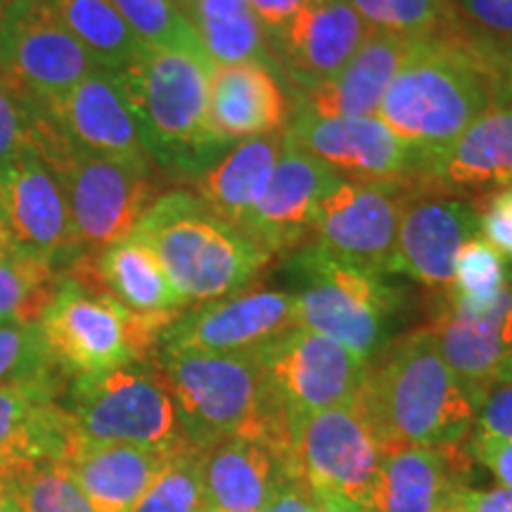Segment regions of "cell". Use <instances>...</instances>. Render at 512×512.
Instances as JSON below:
<instances>
[{"label":"cell","mask_w":512,"mask_h":512,"mask_svg":"<svg viewBox=\"0 0 512 512\" xmlns=\"http://www.w3.org/2000/svg\"><path fill=\"white\" fill-rule=\"evenodd\" d=\"M292 266L302 278V290L292 292L297 328L342 344L370 366L382 354L401 292L380 273L337 259L318 245L299 249Z\"/></svg>","instance_id":"obj_9"},{"label":"cell","mask_w":512,"mask_h":512,"mask_svg":"<svg viewBox=\"0 0 512 512\" xmlns=\"http://www.w3.org/2000/svg\"><path fill=\"white\" fill-rule=\"evenodd\" d=\"M176 453L76 439L62 465L95 512H131Z\"/></svg>","instance_id":"obj_28"},{"label":"cell","mask_w":512,"mask_h":512,"mask_svg":"<svg viewBox=\"0 0 512 512\" xmlns=\"http://www.w3.org/2000/svg\"><path fill=\"white\" fill-rule=\"evenodd\" d=\"M34 107L81 150L138 169H155L140 140L136 117L117 74L93 69L57 100Z\"/></svg>","instance_id":"obj_17"},{"label":"cell","mask_w":512,"mask_h":512,"mask_svg":"<svg viewBox=\"0 0 512 512\" xmlns=\"http://www.w3.org/2000/svg\"><path fill=\"white\" fill-rule=\"evenodd\" d=\"M458 17L482 29L486 36L512 41V0H453Z\"/></svg>","instance_id":"obj_43"},{"label":"cell","mask_w":512,"mask_h":512,"mask_svg":"<svg viewBox=\"0 0 512 512\" xmlns=\"http://www.w3.org/2000/svg\"><path fill=\"white\" fill-rule=\"evenodd\" d=\"M0 245H15V240H12V233H10V223H8V200H5L3 178H0Z\"/></svg>","instance_id":"obj_50"},{"label":"cell","mask_w":512,"mask_h":512,"mask_svg":"<svg viewBox=\"0 0 512 512\" xmlns=\"http://www.w3.org/2000/svg\"><path fill=\"white\" fill-rule=\"evenodd\" d=\"M311 501H313V512H368L366 508H361V505L342 501V498L328 496V494H311Z\"/></svg>","instance_id":"obj_49"},{"label":"cell","mask_w":512,"mask_h":512,"mask_svg":"<svg viewBox=\"0 0 512 512\" xmlns=\"http://www.w3.org/2000/svg\"><path fill=\"white\" fill-rule=\"evenodd\" d=\"M3 512H19V510H17V505H15V501H10V503H8V508H5Z\"/></svg>","instance_id":"obj_53"},{"label":"cell","mask_w":512,"mask_h":512,"mask_svg":"<svg viewBox=\"0 0 512 512\" xmlns=\"http://www.w3.org/2000/svg\"><path fill=\"white\" fill-rule=\"evenodd\" d=\"M370 29L406 38L441 36L460 27L453 0H349Z\"/></svg>","instance_id":"obj_34"},{"label":"cell","mask_w":512,"mask_h":512,"mask_svg":"<svg viewBox=\"0 0 512 512\" xmlns=\"http://www.w3.org/2000/svg\"><path fill=\"white\" fill-rule=\"evenodd\" d=\"M283 140L354 183L415 185L422 171L418 152L396 138L377 117L320 119L294 110Z\"/></svg>","instance_id":"obj_13"},{"label":"cell","mask_w":512,"mask_h":512,"mask_svg":"<svg viewBox=\"0 0 512 512\" xmlns=\"http://www.w3.org/2000/svg\"><path fill=\"white\" fill-rule=\"evenodd\" d=\"M266 512H313L309 489L299 479H290L283 484Z\"/></svg>","instance_id":"obj_48"},{"label":"cell","mask_w":512,"mask_h":512,"mask_svg":"<svg viewBox=\"0 0 512 512\" xmlns=\"http://www.w3.org/2000/svg\"><path fill=\"white\" fill-rule=\"evenodd\" d=\"M273 406L294 425L306 415L358 401L368 363L342 344L292 328L254 349Z\"/></svg>","instance_id":"obj_10"},{"label":"cell","mask_w":512,"mask_h":512,"mask_svg":"<svg viewBox=\"0 0 512 512\" xmlns=\"http://www.w3.org/2000/svg\"><path fill=\"white\" fill-rule=\"evenodd\" d=\"M29 107L31 147L60 183L83 252L98 254L128 238L157 200L152 171L81 150L38 107Z\"/></svg>","instance_id":"obj_7"},{"label":"cell","mask_w":512,"mask_h":512,"mask_svg":"<svg viewBox=\"0 0 512 512\" xmlns=\"http://www.w3.org/2000/svg\"><path fill=\"white\" fill-rule=\"evenodd\" d=\"M512 266L484 238L465 240L453 261L446 304L463 313H484L508 290Z\"/></svg>","instance_id":"obj_32"},{"label":"cell","mask_w":512,"mask_h":512,"mask_svg":"<svg viewBox=\"0 0 512 512\" xmlns=\"http://www.w3.org/2000/svg\"><path fill=\"white\" fill-rule=\"evenodd\" d=\"M143 46L204 50L176 0H112Z\"/></svg>","instance_id":"obj_37"},{"label":"cell","mask_w":512,"mask_h":512,"mask_svg":"<svg viewBox=\"0 0 512 512\" xmlns=\"http://www.w3.org/2000/svg\"><path fill=\"white\" fill-rule=\"evenodd\" d=\"M60 17L95 67L121 74L143 53V41L133 34L112 0H43Z\"/></svg>","instance_id":"obj_31"},{"label":"cell","mask_w":512,"mask_h":512,"mask_svg":"<svg viewBox=\"0 0 512 512\" xmlns=\"http://www.w3.org/2000/svg\"><path fill=\"white\" fill-rule=\"evenodd\" d=\"M202 475L209 512H266L283 484L297 479L290 453L252 437L207 448Z\"/></svg>","instance_id":"obj_23"},{"label":"cell","mask_w":512,"mask_h":512,"mask_svg":"<svg viewBox=\"0 0 512 512\" xmlns=\"http://www.w3.org/2000/svg\"><path fill=\"white\" fill-rule=\"evenodd\" d=\"M60 271L17 245H0V325L38 320L53 297Z\"/></svg>","instance_id":"obj_33"},{"label":"cell","mask_w":512,"mask_h":512,"mask_svg":"<svg viewBox=\"0 0 512 512\" xmlns=\"http://www.w3.org/2000/svg\"><path fill=\"white\" fill-rule=\"evenodd\" d=\"M176 5L181 8V12L185 15V12H188V8L192 5V0H176Z\"/></svg>","instance_id":"obj_52"},{"label":"cell","mask_w":512,"mask_h":512,"mask_svg":"<svg viewBox=\"0 0 512 512\" xmlns=\"http://www.w3.org/2000/svg\"><path fill=\"white\" fill-rule=\"evenodd\" d=\"M512 188V114L491 107L448 150L427 162L415 190L463 197Z\"/></svg>","instance_id":"obj_22"},{"label":"cell","mask_w":512,"mask_h":512,"mask_svg":"<svg viewBox=\"0 0 512 512\" xmlns=\"http://www.w3.org/2000/svg\"><path fill=\"white\" fill-rule=\"evenodd\" d=\"M505 195H508V197H510V200H512V188H508V190H505Z\"/></svg>","instance_id":"obj_55"},{"label":"cell","mask_w":512,"mask_h":512,"mask_svg":"<svg viewBox=\"0 0 512 512\" xmlns=\"http://www.w3.org/2000/svg\"><path fill=\"white\" fill-rule=\"evenodd\" d=\"M358 401L384 451L465 446L475 427L472 396L441 358L430 325L382 349Z\"/></svg>","instance_id":"obj_3"},{"label":"cell","mask_w":512,"mask_h":512,"mask_svg":"<svg viewBox=\"0 0 512 512\" xmlns=\"http://www.w3.org/2000/svg\"><path fill=\"white\" fill-rule=\"evenodd\" d=\"M95 62L43 0L0 12V76L27 105H48L93 72Z\"/></svg>","instance_id":"obj_12"},{"label":"cell","mask_w":512,"mask_h":512,"mask_svg":"<svg viewBox=\"0 0 512 512\" xmlns=\"http://www.w3.org/2000/svg\"><path fill=\"white\" fill-rule=\"evenodd\" d=\"M342 181L328 164L283 140L268 188L242 233L271 256L302 247L316 228L320 204Z\"/></svg>","instance_id":"obj_18"},{"label":"cell","mask_w":512,"mask_h":512,"mask_svg":"<svg viewBox=\"0 0 512 512\" xmlns=\"http://www.w3.org/2000/svg\"><path fill=\"white\" fill-rule=\"evenodd\" d=\"M0 178L15 245L46 259L60 273L86 254L76 238L60 183L34 147L29 145L10 164L0 166Z\"/></svg>","instance_id":"obj_16"},{"label":"cell","mask_w":512,"mask_h":512,"mask_svg":"<svg viewBox=\"0 0 512 512\" xmlns=\"http://www.w3.org/2000/svg\"><path fill=\"white\" fill-rule=\"evenodd\" d=\"M477 48L489 74L491 102L498 110L512 114V41L477 34Z\"/></svg>","instance_id":"obj_41"},{"label":"cell","mask_w":512,"mask_h":512,"mask_svg":"<svg viewBox=\"0 0 512 512\" xmlns=\"http://www.w3.org/2000/svg\"><path fill=\"white\" fill-rule=\"evenodd\" d=\"M60 401L74 439L86 444H126L169 453L192 446L157 361L72 377Z\"/></svg>","instance_id":"obj_8"},{"label":"cell","mask_w":512,"mask_h":512,"mask_svg":"<svg viewBox=\"0 0 512 512\" xmlns=\"http://www.w3.org/2000/svg\"><path fill=\"white\" fill-rule=\"evenodd\" d=\"M292 328H297L294 294L254 287L183 311L162 332L157 351L249 354Z\"/></svg>","instance_id":"obj_15"},{"label":"cell","mask_w":512,"mask_h":512,"mask_svg":"<svg viewBox=\"0 0 512 512\" xmlns=\"http://www.w3.org/2000/svg\"><path fill=\"white\" fill-rule=\"evenodd\" d=\"M12 3V0H0V12H3L5 8H8V5Z\"/></svg>","instance_id":"obj_54"},{"label":"cell","mask_w":512,"mask_h":512,"mask_svg":"<svg viewBox=\"0 0 512 512\" xmlns=\"http://www.w3.org/2000/svg\"><path fill=\"white\" fill-rule=\"evenodd\" d=\"M430 328L441 358L475 401L486 384L512 375V278L489 311L463 313L444 304Z\"/></svg>","instance_id":"obj_24"},{"label":"cell","mask_w":512,"mask_h":512,"mask_svg":"<svg viewBox=\"0 0 512 512\" xmlns=\"http://www.w3.org/2000/svg\"><path fill=\"white\" fill-rule=\"evenodd\" d=\"M31 145V107L0 76V166Z\"/></svg>","instance_id":"obj_39"},{"label":"cell","mask_w":512,"mask_h":512,"mask_svg":"<svg viewBox=\"0 0 512 512\" xmlns=\"http://www.w3.org/2000/svg\"><path fill=\"white\" fill-rule=\"evenodd\" d=\"M413 190V183H337L320 204L313 245L354 266L389 273L403 204Z\"/></svg>","instance_id":"obj_14"},{"label":"cell","mask_w":512,"mask_h":512,"mask_svg":"<svg viewBox=\"0 0 512 512\" xmlns=\"http://www.w3.org/2000/svg\"><path fill=\"white\" fill-rule=\"evenodd\" d=\"M12 501V470H0V512Z\"/></svg>","instance_id":"obj_51"},{"label":"cell","mask_w":512,"mask_h":512,"mask_svg":"<svg viewBox=\"0 0 512 512\" xmlns=\"http://www.w3.org/2000/svg\"><path fill=\"white\" fill-rule=\"evenodd\" d=\"M451 512H512V489H505V486L470 489V486H463L453 501Z\"/></svg>","instance_id":"obj_45"},{"label":"cell","mask_w":512,"mask_h":512,"mask_svg":"<svg viewBox=\"0 0 512 512\" xmlns=\"http://www.w3.org/2000/svg\"><path fill=\"white\" fill-rule=\"evenodd\" d=\"M472 432L512 441V375L498 377L475 396Z\"/></svg>","instance_id":"obj_40"},{"label":"cell","mask_w":512,"mask_h":512,"mask_svg":"<svg viewBox=\"0 0 512 512\" xmlns=\"http://www.w3.org/2000/svg\"><path fill=\"white\" fill-rule=\"evenodd\" d=\"M465 446H399L384 451L368 512H451L463 489Z\"/></svg>","instance_id":"obj_26"},{"label":"cell","mask_w":512,"mask_h":512,"mask_svg":"<svg viewBox=\"0 0 512 512\" xmlns=\"http://www.w3.org/2000/svg\"><path fill=\"white\" fill-rule=\"evenodd\" d=\"M50 373L62 370L50 356L38 320H12L0 325V387Z\"/></svg>","instance_id":"obj_38"},{"label":"cell","mask_w":512,"mask_h":512,"mask_svg":"<svg viewBox=\"0 0 512 512\" xmlns=\"http://www.w3.org/2000/svg\"><path fill=\"white\" fill-rule=\"evenodd\" d=\"M133 235L155 252L188 306L247 290L273 259L188 190L157 195Z\"/></svg>","instance_id":"obj_4"},{"label":"cell","mask_w":512,"mask_h":512,"mask_svg":"<svg viewBox=\"0 0 512 512\" xmlns=\"http://www.w3.org/2000/svg\"><path fill=\"white\" fill-rule=\"evenodd\" d=\"M62 373L0 387V470L62 460L74 432L62 408Z\"/></svg>","instance_id":"obj_21"},{"label":"cell","mask_w":512,"mask_h":512,"mask_svg":"<svg viewBox=\"0 0 512 512\" xmlns=\"http://www.w3.org/2000/svg\"><path fill=\"white\" fill-rule=\"evenodd\" d=\"M79 261L102 290L138 316L176 320L188 309L155 252L133 233L98 254H83Z\"/></svg>","instance_id":"obj_29"},{"label":"cell","mask_w":512,"mask_h":512,"mask_svg":"<svg viewBox=\"0 0 512 512\" xmlns=\"http://www.w3.org/2000/svg\"><path fill=\"white\" fill-rule=\"evenodd\" d=\"M211 72L204 50L145 46L117 74L147 157L166 176L197 181L230 150L209 119Z\"/></svg>","instance_id":"obj_2"},{"label":"cell","mask_w":512,"mask_h":512,"mask_svg":"<svg viewBox=\"0 0 512 512\" xmlns=\"http://www.w3.org/2000/svg\"><path fill=\"white\" fill-rule=\"evenodd\" d=\"M174 320L128 311L88 275L81 261L57 275L38 328L62 375L86 377L150 361Z\"/></svg>","instance_id":"obj_6"},{"label":"cell","mask_w":512,"mask_h":512,"mask_svg":"<svg viewBox=\"0 0 512 512\" xmlns=\"http://www.w3.org/2000/svg\"><path fill=\"white\" fill-rule=\"evenodd\" d=\"M382 456L380 437L361 401L325 408L292 425L294 475L311 494L368 508Z\"/></svg>","instance_id":"obj_11"},{"label":"cell","mask_w":512,"mask_h":512,"mask_svg":"<svg viewBox=\"0 0 512 512\" xmlns=\"http://www.w3.org/2000/svg\"><path fill=\"white\" fill-rule=\"evenodd\" d=\"M202 458L204 451L195 446L171 456L162 475L152 482L131 512H209Z\"/></svg>","instance_id":"obj_36"},{"label":"cell","mask_w":512,"mask_h":512,"mask_svg":"<svg viewBox=\"0 0 512 512\" xmlns=\"http://www.w3.org/2000/svg\"><path fill=\"white\" fill-rule=\"evenodd\" d=\"M188 441L200 451L233 437L271 441L292 458V425L273 406L254 351H157ZM294 463V460H292Z\"/></svg>","instance_id":"obj_5"},{"label":"cell","mask_w":512,"mask_h":512,"mask_svg":"<svg viewBox=\"0 0 512 512\" xmlns=\"http://www.w3.org/2000/svg\"><path fill=\"white\" fill-rule=\"evenodd\" d=\"M304 3L306 0H249L268 41L287 27V22L297 15Z\"/></svg>","instance_id":"obj_46"},{"label":"cell","mask_w":512,"mask_h":512,"mask_svg":"<svg viewBox=\"0 0 512 512\" xmlns=\"http://www.w3.org/2000/svg\"><path fill=\"white\" fill-rule=\"evenodd\" d=\"M491 107L489 74L477 34L458 27L413 43L375 117L418 152L425 169Z\"/></svg>","instance_id":"obj_1"},{"label":"cell","mask_w":512,"mask_h":512,"mask_svg":"<svg viewBox=\"0 0 512 512\" xmlns=\"http://www.w3.org/2000/svg\"><path fill=\"white\" fill-rule=\"evenodd\" d=\"M12 501L19 512H95L60 460L12 470Z\"/></svg>","instance_id":"obj_35"},{"label":"cell","mask_w":512,"mask_h":512,"mask_svg":"<svg viewBox=\"0 0 512 512\" xmlns=\"http://www.w3.org/2000/svg\"><path fill=\"white\" fill-rule=\"evenodd\" d=\"M465 451L475 463L486 467L494 475L498 486L512 489V441L472 432L465 441Z\"/></svg>","instance_id":"obj_44"},{"label":"cell","mask_w":512,"mask_h":512,"mask_svg":"<svg viewBox=\"0 0 512 512\" xmlns=\"http://www.w3.org/2000/svg\"><path fill=\"white\" fill-rule=\"evenodd\" d=\"M418 38L373 29L339 72L299 91L294 110L320 119L375 117L382 95Z\"/></svg>","instance_id":"obj_25"},{"label":"cell","mask_w":512,"mask_h":512,"mask_svg":"<svg viewBox=\"0 0 512 512\" xmlns=\"http://www.w3.org/2000/svg\"><path fill=\"white\" fill-rule=\"evenodd\" d=\"M479 238H484L512 266V200L505 190L489 195L479 209Z\"/></svg>","instance_id":"obj_42"},{"label":"cell","mask_w":512,"mask_h":512,"mask_svg":"<svg viewBox=\"0 0 512 512\" xmlns=\"http://www.w3.org/2000/svg\"><path fill=\"white\" fill-rule=\"evenodd\" d=\"M209 119L214 131L233 143L280 133L290 124L292 107L271 64H226L211 72Z\"/></svg>","instance_id":"obj_27"},{"label":"cell","mask_w":512,"mask_h":512,"mask_svg":"<svg viewBox=\"0 0 512 512\" xmlns=\"http://www.w3.org/2000/svg\"><path fill=\"white\" fill-rule=\"evenodd\" d=\"M247 10H252L249 0H192L185 17H188L192 27H195V24L202 22H214V19L242 15V12Z\"/></svg>","instance_id":"obj_47"},{"label":"cell","mask_w":512,"mask_h":512,"mask_svg":"<svg viewBox=\"0 0 512 512\" xmlns=\"http://www.w3.org/2000/svg\"><path fill=\"white\" fill-rule=\"evenodd\" d=\"M283 136L240 140L197 178V195L223 221L245 230L278 162Z\"/></svg>","instance_id":"obj_30"},{"label":"cell","mask_w":512,"mask_h":512,"mask_svg":"<svg viewBox=\"0 0 512 512\" xmlns=\"http://www.w3.org/2000/svg\"><path fill=\"white\" fill-rule=\"evenodd\" d=\"M475 235H479L475 204L463 197L413 190L403 204L389 273H406L432 290H448L458 249Z\"/></svg>","instance_id":"obj_19"},{"label":"cell","mask_w":512,"mask_h":512,"mask_svg":"<svg viewBox=\"0 0 512 512\" xmlns=\"http://www.w3.org/2000/svg\"><path fill=\"white\" fill-rule=\"evenodd\" d=\"M370 31L349 0H306L287 27L268 41V50L287 79L304 91L339 72Z\"/></svg>","instance_id":"obj_20"}]
</instances>
